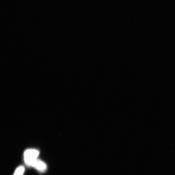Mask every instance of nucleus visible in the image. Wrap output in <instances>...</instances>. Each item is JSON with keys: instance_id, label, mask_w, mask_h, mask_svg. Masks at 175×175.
Masks as SVG:
<instances>
[{"instance_id": "nucleus-1", "label": "nucleus", "mask_w": 175, "mask_h": 175, "mask_svg": "<svg viewBox=\"0 0 175 175\" xmlns=\"http://www.w3.org/2000/svg\"><path fill=\"white\" fill-rule=\"evenodd\" d=\"M39 151L36 149H29L26 150L23 154L24 160L25 164L31 167L35 161L38 159Z\"/></svg>"}, {"instance_id": "nucleus-2", "label": "nucleus", "mask_w": 175, "mask_h": 175, "mask_svg": "<svg viewBox=\"0 0 175 175\" xmlns=\"http://www.w3.org/2000/svg\"><path fill=\"white\" fill-rule=\"evenodd\" d=\"M40 173H44L47 170V165L44 161L41 160L37 159L31 166Z\"/></svg>"}, {"instance_id": "nucleus-3", "label": "nucleus", "mask_w": 175, "mask_h": 175, "mask_svg": "<svg viewBox=\"0 0 175 175\" xmlns=\"http://www.w3.org/2000/svg\"><path fill=\"white\" fill-rule=\"evenodd\" d=\"M25 171V168L23 165H20L15 170L13 175H23Z\"/></svg>"}]
</instances>
